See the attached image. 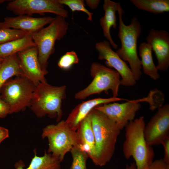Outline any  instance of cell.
<instances>
[{
    "mask_svg": "<svg viewBox=\"0 0 169 169\" xmlns=\"http://www.w3.org/2000/svg\"><path fill=\"white\" fill-rule=\"evenodd\" d=\"M96 153L95 165H105L112 159L121 130L105 115L94 108L90 112Z\"/></svg>",
    "mask_w": 169,
    "mask_h": 169,
    "instance_id": "1",
    "label": "cell"
},
{
    "mask_svg": "<svg viewBox=\"0 0 169 169\" xmlns=\"http://www.w3.org/2000/svg\"><path fill=\"white\" fill-rule=\"evenodd\" d=\"M146 124L143 116L130 122L125 127L122 151L125 158L133 157L136 169H148L154 161V150L147 143L144 136Z\"/></svg>",
    "mask_w": 169,
    "mask_h": 169,
    "instance_id": "2",
    "label": "cell"
},
{
    "mask_svg": "<svg viewBox=\"0 0 169 169\" xmlns=\"http://www.w3.org/2000/svg\"><path fill=\"white\" fill-rule=\"evenodd\" d=\"M117 12L119 18L117 35L120 41L121 46L115 52L122 59L128 62L137 81L140 79L142 74L141 61L137 52V43L141 32V25L136 17L132 18L129 25H125L122 19L124 11L121 5Z\"/></svg>",
    "mask_w": 169,
    "mask_h": 169,
    "instance_id": "3",
    "label": "cell"
},
{
    "mask_svg": "<svg viewBox=\"0 0 169 169\" xmlns=\"http://www.w3.org/2000/svg\"><path fill=\"white\" fill-rule=\"evenodd\" d=\"M66 86H54L47 82H41L36 86L30 107L38 117L47 115L60 121L63 113V100L66 97Z\"/></svg>",
    "mask_w": 169,
    "mask_h": 169,
    "instance_id": "4",
    "label": "cell"
},
{
    "mask_svg": "<svg viewBox=\"0 0 169 169\" xmlns=\"http://www.w3.org/2000/svg\"><path fill=\"white\" fill-rule=\"evenodd\" d=\"M69 25L65 18L57 16L48 26L32 33L33 40L38 50L41 68L47 74L48 60L54 52L55 43L65 35Z\"/></svg>",
    "mask_w": 169,
    "mask_h": 169,
    "instance_id": "5",
    "label": "cell"
},
{
    "mask_svg": "<svg viewBox=\"0 0 169 169\" xmlns=\"http://www.w3.org/2000/svg\"><path fill=\"white\" fill-rule=\"evenodd\" d=\"M41 136L43 139H48L47 152L58 158L61 162L73 147H79L80 145L77 131L71 129L65 120L47 125L42 130Z\"/></svg>",
    "mask_w": 169,
    "mask_h": 169,
    "instance_id": "6",
    "label": "cell"
},
{
    "mask_svg": "<svg viewBox=\"0 0 169 169\" xmlns=\"http://www.w3.org/2000/svg\"><path fill=\"white\" fill-rule=\"evenodd\" d=\"M36 86L24 75L10 78L2 86L0 98L9 106V114L30 107Z\"/></svg>",
    "mask_w": 169,
    "mask_h": 169,
    "instance_id": "7",
    "label": "cell"
},
{
    "mask_svg": "<svg viewBox=\"0 0 169 169\" xmlns=\"http://www.w3.org/2000/svg\"><path fill=\"white\" fill-rule=\"evenodd\" d=\"M90 73L93 78L91 83L84 89L77 92L75 98L83 100L88 96L103 92L111 90L113 97H118L120 85V75L116 70L97 62L91 66Z\"/></svg>",
    "mask_w": 169,
    "mask_h": 169,
    "instance_id": "8",
    "label": "cell"
},
{
    "mask_svg": "<svg viewBox=\"0 0 169 169\" xmlns=\"http://www.w3.org/2000/svg\"><path fill=\"white\" fill-rule=\"evenodd\" d=\"M6 9L18 15H41L46 13L55 14L66 18L68 12L57 0H15L9 2Z\"/></svg>",
    "mask_w": 169,
    "mask_h": 169,
    "instance_id": "9",
    "label": "cell"
},
{
    "mask_svg": "<svg viewBox=\"0 0 169 169\" xmlns=\"http://www.w3.org/2000/svg\"><path fill=\"white\" fill-rule=\"evenodd\" d=\"M111 46L109 42L106 40L96 43L95 48L98 52V59L105 60L107 67L114 68L119 73L121 77L120 85L128 87L135 85L136 81L131 69Z\"/></svg>",
    "mask_w": 169,
    "mask_h": 169,
    "instance_id": "10",
    "label": "cell"
},
{
    "mask_svg": "<svg viewBox=\"0 0 169 169\" xmlns=\"http://www.w3.org/2000/svg\"><path fill=\"white\" fill-rule=\"evenodd\" d=\"M142 99L128 100L124 103L114 102L97 106L94 108L102 112L115 122L122 130L135 119L141 107Z\"/></svg>",
    "mask_w": 169,
    "mask_h": 169,
    "instance_id": "11",
    "label": "cell"
},
{
    "mask_svg": "<svg viewBox=\"0 0 169 169\" xmlns=\"http://www.w3.org/2000/svg\"><path fill=\"white\" fill-rule=\"evenodd\" d=\"M144 136L151 146L160 145L169 137V105L166 104L158 109L156 113L146 125Z\"/></svg>",
    "mask_w": 169,
    "mask_h": 169,
    "instance_id": "12",
    "label": "cell"
},
{
    "mask_svg": "<svg viewBox=\"0 0 169 169\" xmlns=\"http://www.w3.org/2000/svg\"><path fill=\"white\" fill-rule=\"evenodd\" d=\"M20 68L23 74L36 86L39 83L47 82V73L42 69L38 58V50L33 46L17 53Z\"/></svg>",
    "mask_w": 169,
    "mask_h": 169,
    "instance_id": "13",
    "label": "cell"
},
{
    "mask_svg": "<svg viewBox=\"0 0 169 169\" xmlns=\"http://www.w3.org/2000/svg\"><path fill=\"white\" fill-rule=\"evenodd\" d=\"M146 40L156 55L158 70L166 71L169 67V33L165 30L152 28Z\"/></svg>",
    "mask_w": 169,
    "mask_h": 169,
    "instance_id": "14",
    "label": "cell"
},
{
    "mask_svg": "<svg viewBox=\"0 0 169 169\" xmlns=\"http://www.w3.org/2000/svg\"><path fill=\"white\" fill-rule=\"evenodd\" d=\"M127 100L118 97L98 98L79 104L69 114L66 122L72 130L76 131L81 122L95 107L99 105Z\"/></svg>",
    "mask_w": 169,
    "mask_h": 169,
    "instance_id": "15",
    "label": "cell"
},
{
    "mask_svg": "<svg viewBox=\"0 0 169 169\" xmlns=\"http://www.w3.org/2000/svg\"><path fill=\"white\" fill-rule=\"evenodd\" d=\"M54 18L47 16L34 18L29 15H20L4 18L3 28L22 30L32 33L39 31L46 25L50 24Z\"/></svg>",
    "mask_w": 169,
    "mask_h": 169,
    "instance_id": "16",
    "label": "cell"
},
{
    "mask_svg": "<svg viewBox=\"0 0 169 169\" xmlns=\"http://www.w3.org/2000/svg\"><path fill=\"white\" fill-rule=\"evenodd\" d=\"M76 131L80 142L79 147L87 153L95 164L96 161L95 142L90 113L81 122Z\"/></svg>",
    "mask_w": 169,
    "mask_h": 169,
    "instance_id": "17",
    "label": "cell"
},
{
    "mask_svg": "<svg viewBox=\"0 0 169 169\" xmlns=\"http://www.w3.org/2000/svg\"><path fill=\"white\" fill-rule=\"evenodd\" d=\"M119 3L110 0H105L103 6L105 13L100 19V24L102 28L104 37L108 40L111 45L114 49H117L118 45L113 41L111 37L110 30L111 28H116L117 27L116 13L119 6Z\"/></svg>",
    "mask_w": 169,
    "mask_h": 169,
    "instance_id": "18",
    "label": "cell"
},
{
    "mask_svg": "<svg viewBox=\"0 0 169 169\" xmlns=\"http://www.w3.org/2000/svg\"><path fill=\"white\" fill-rule=\"evenodd\" d=\"M34 150V156L28 167L25 168L24 162L20 160L15 164V169H60L61 162L58 158L46 152L38 156Z\"/></svg>",
    "mask_w": 169,
    "mask_h": 169,
    "instance_id": "19",
    "label": "cell"
},
{
    "mask_svg": "<svg viewBox=\"0 0 169 169\" xmlns=\"http://www.w3.org/2000/svg\"><path fill=\"white\" fill-rule=\"evenodd\" d=\"M32 33H29L21 38L0 45V58L4 59L30 47L36 46Z\"/></svg>",
    "mask_w": 169,
    "mask_h": 169,
    "instance_id": "20",
    "label": "cell"
},
{
    "mask_svg": "<svg viewBox=\"0 0 169 169\" xmlns=\"http://www.w3.org/2000/svg\"><path fill=\"white\" fill-rule=\"evenodd\" d=\"M24 75L20 68L17 54L4 59L0 66V90L2 86L14 76Z\"/></svg>",
    "mask_w": 169,
    "mask_h": 169,
    "instance_id": "21",
    "label": "cell"
},
{
    "mask_svg": "<svg viewBox=\"0 0 169 169\" xmlns=\"http://www.w3.org/2000/svg\"><path fill=\"white\" fill-rule=\"evenodd\" d=\"M139 50L143 72L153 79H157L160 76L156 66L153 62L151 47L146 42H143L140 44Z\"/></svg>",
    "mask_w": 169,
    "mask_h": 169,
    "instance_id": "22",
    "label": "cell"
},
{
    "mask_svg": "<svg viewBox=\"0 0 169 169\" xmlns=\"http://www.w3.org/2000/svg\"><path fill=\"white\" fill-rule=\"evenodd\" d=\"M137 8L155 14L169 11V0H131Z\"/></svg>",
    "mask_w": 169,
    "mask_h": 169,
    "instance_id": "23",
    "label": "cell"
},
{
    "mask_svg": "<svg viewBox=\"0 0 169 169\" xmlns=\"http://www.w3.org/2000/svg\"><path fill=\"white\" fill-rule=\"evenodd\" d=\"M70 152L72 161L69 169H87L86 163L89 158L87 153L78 146L74 147Z\"/></svg>",
    "mask_w": 169,
    "mask_h": 169,
    "instance_id": "24",
    "label": "cell"
},
{
    "mask_svg": "<svg viewBox=\"0 0 169 169\" xmlns=\"http://www.w3.org/2000/svg\"><path fill=\"white\" fill-rule=\"evenodd\" d=\"M29 33L13 28H0V45L22 38Z\"/></svg>",
    "mask_w": 169,
    "mask_h": 169,
    "instance_id": "25",
    "label": "cell"
},
{
    "mask_svg": "<svg viewBox=\"0 0 169 169\" xmlns=\"http://www.w3.org/2000/svg\"><path fill=\"white\" fill-rule=\"evenodd\" d=\"M62 5L68 6L72 12L79 11L85 13L88 16L87 20L92 21L93 13L90 12L85 7L83 0H57Z\"/></svg>",
    "mask_w": 169,
    "mask_h": 169,
    "instance_id": "26",
    "label": "cell"
},
{
    "mask_svg": "<svg viewBox=\"0 0 169 169\" xmlns=\"http://www.w3.org/2000/svg\"><path fill=\"white\" fill-rule=\"evenodd\" d=\"M79 59L76 52L74 51L67 52L60 59L58 63V66L61 69L67 70L72 66L79 63Z\"/></svg>",
    "mask_w": 169,
    "mask_h": 169,
    "instance_id": "27",
    "label": "cell"
},
{
    "mask_svg": "<svg viewBox=\"0 0 169 169\" xmlns=\"http://www.w3.org/2000/svg\"><path fill=\"white\" fill-rule=\"evenodd\" d=\"M148 169H169V164L165 162L163 159L154 160Z\"/></svg>",
    "mask_w": 169,
    "mask_h": 169,
    "instance_id": "28",
    "label": "cell"
},
{
    "mask_svg": "<svg viewBox=\"0 0 169 169\" xmlns=\"http://www.w3.org/2000/svg\"><path fill=\"white\" fill-rule=\"evenodd\" d=\"M10 108L9 105L5 101L0 98V118H4L9 114Z\"/></svg>",
    "mask_w": 169,
    "mask_h": 169,
    "instance_id": "29",
    "label": "cell"
},
{
    "mask_svg": "<svg viewBox=\"0 0 169 169\" xmlns=\"http://www.w3.org/2000/svg\"><path fill=\"white\" fill-rule=\"evenodd\" d=\"M164 149V161L169 164V137L164 140L161 143Z\"/></svg>",
    "mask_w": 169,
    "mask_h": 169,
    "instance_id": "30",
    "label": "cell"
},
{
    "mask_svg": "<svg viewBox=\"0 0 169 169\" xmlns=\"http://www.w3.org/2000/svg\"><path fill=\"white\" fill-rule=\"evenodd\" d=\"M9 137L8 130L4 127H0V143L4 140L8 138Z\"/></svg>",
    "mask_w": 169,
    "mask_h": 169,
    "instance_id": "31",
    "label": "cell"
},
{
    "mask_svg": "<svg viewBox=\"0 0 169 169\" xmlns=\"http://www.w3.org/2000/svg\"><path fill=\"white\" fill-rule=\"evenodd\" d=\"M86 5L90 8L95 9L98 7L100 2V0H86Z\"/></svg>",
    "mask_w": 169,
    "mask_h": 169,
    "instance_id": "32",
    "label": "cell"
},
{
    "mask_svg": "<svg viewBox=\"0 0 169 169\" xmlns=\"http://www.w3.org/2000/svg\"><path fill=\"white\" fill-rule=\"evenodd\" d=\"M125 169H136L135 163L133 162L131 163L130 165H127Z\"/></svg>",
    "mask_w": 169,
    "mask_h": 169,
    "instance_id": "33",
    "label": "cell"
},
{
    "mask_svg": "<svg viewBox=\"0 0 169 169\" xmlns=\"http://www.w3.org/2000/svg\"><path fill=\"white\" fill-rule=\"evenodd\" d=\"M3 22H0V28L3 27Z\"/></svg>",
    "mask_w": 169,
    "mask_h": 169,
    "instance_id": "34",
    "label": "cell"
},
{
    "mask_svg": "<svg viewBox=\"0 0 169 169\" xmlns=\"http://www.w3.org/2000/svg\"><path fill=\"white\" fill-rule=\"evenodd\" d=\"M6 1L5 0H0V4L3 3Z\"/></svg>",
    "mask_w": 169,
    "mask_h": 169,
    "instance_id": "35",
    "label": "cell"
},
{
    "mask_svg": "<svg viewBox=\"0 0 169 169\" xmlns=\"http://www.w3.org/2000/svg\"><path fill=\"white\" fill-rule=\"evenodd\" d=\"M3 60V59H2V58H0V63H1Z\"/></svg>",
    "mask_w": 169,
    "mask_h": 169,
    "instance_id": "36",
    "label": "cell"
},
{
    "mask_svg": "<svg viewBox=\"0 0 169 169\" xmlns=\"http://www.w3.org/2000/svg\"><path fill=\"white\" fill-rule=\"evenodd\" d=\"M1 63H2V62H1ZM1 63H0V65H1Z\"/></svg>",
    "mask_w": 169,
    "mask_h": 169,
    "instance_id": "37",
    "label": "cell"
}]
</instances>
